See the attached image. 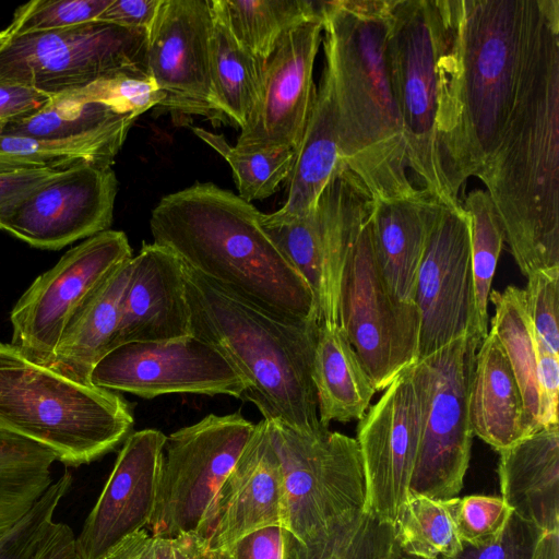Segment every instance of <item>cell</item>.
<instances>
[{
    "label": "cell",
    "mask_w": 559,
    "mask_h": 559,
    "mask_svg": "<svg viewBox=\"0 0 559 559\" xmlns=\"http://www.w3.org/2000/svg\"><path fill=\"white\" fill-rule=\"evenodd\" d=\"M476 177L521 272L559 266V0H531L513 106Z\"/></svg>",
    "instance_id": "cell-1"
},
{
    "label": "cell",
    "mask_w": 559,
    "mask_h": 559,
    "mask_svg": "<svg viewBox=\"0 0 559 559\" xmlns=\"http://www.w3.org/2000/svg\"><path fill=\"white\" fill-rule=\"evenodd\" d=\"M394 0L321 1L324 67L347 169L373 202L404 199L413 185L388 56Z\"/></svg>",
    "instance_id": "cell-2"
},
{
    "label": "cell",
    "mask_w": 559,
    "mask_h": 559,
    "mask_svg": "<svg viewBox=\"0 0 559 559\" xmlns=\"http://www.w3.org/2000/svg\"><path fill=\"white\" fill-rule=\"evenodd\" d=\"M440 132L459 192L500 143L520 80L531 0H445Z\"/></svg>",
    "instance_id": "cell-3"
},
{
    "label": "cell",
    "mask_w": 559,
    "mask_h": 559,
    "mask_svg": "<svg viewBox=\"0 0 559 559\" xmlns=\"http://www.w3.org/2000/svg\"><path fill=\"white\" fill-rule=\"evenodd\" d=\"M261 214L239 195L198 182L162 198L150 229L154 243L197 273L283 316L318 321L311 289L264 230Z\"/></svg>",
    "instance_id": "cell-4"
},
{
    "label": "cell",
    "mask_w": 559,
    "mask_h": 559,
    "mask_svg": "<svg viewBox=\"0 0 559 559\" xmlns=\"http://www.w3.org/2000/svg\"><path fill=\"white\" fill-rule=\"evenodd\" d=\"M192 334L217 348L242 377L241 399L263 419L311 433L322 427L312 381L317 320L289 318L185 265Z\"/></svg>",
    "instance_id": "cell-5"
},
{
    "label": "cell",
    "mask_w": 559,
    "mask_h": 559,
    "mask_svg": "<svg viewBox=\"0 0 559 559\" xmlns=\"http://www.w3.org/2000/svg\"><path fill=\"white\" fill-rule=\"evenodd\" d=\"M133 423L130 404L118 393L70 379L0 343V429L78 467L123 443Z\"/></svg>",
    "instance_id": "cell-6"
},
{
    "label": "cell",
    "mask_w": 559,
    "mask_h": 559,
    "mask_svg": "<svg viewBox=\"0 0 559 559\" xmlns=\"http://www.w3.org/2000/svg\"><path fill=\"white\" fill-rule=\"evenodd\" d=\"M448 43L445 0H394L388 56L411 178L416 189L457 206L440 132V61Z\"/></svg>",
    "instance_id": "cell-7"
},
{
    "label": "cell",
    "mask_w": 559,
    "mask_h": 559,
    "mask_svg": "<svg viewBox=\"0 0 559 559\" xmlns=\"http://www.w3.org/2000/svg\"><path fill=\"white\" fill-rule=\"evenodd\" d=\"M147 37L145 31L97 20L10 35L0 48V82L51 97L119 74L150 76Z\"/></svg>",
    "instance_id": "cell-8"
},
{
    "label": "cell",
    "mask_w": 559,
    "mask_h": 559,
    "mask_svg": "<svg viewBox=\"0 0 559 559\" xmlns=\"http://www.w3.org/2000/svg\"><path fill=\"white\" fill-rule=\"evenodd\" d=\"M483 338L465 334L414 364L424 402L421 437L409 495L455 498L471 459L469 392Z\"/></svg>",
    "instance_id": "cell-9"
},
{
    "label": "cell",
    "mask_w": 559,
    "mask_h": 559,
    "mask_svg": "<svg viewBox=\"0 0 559 559\" xmlns=\"http://www.w3.org/2000/svg\"><path fill=\"white\" fill-rule=\"evenodd\" d=\"M269 424L282 465L289 537L305 542L365 509V476L355 438L329 427L306 433Z\"/></svg>",
    "instance_id": "cell-10"
},
{
    "label": "cell",
    "mask_w": 559,
    "mask_h": 559,
    "mask_svg": "<svg viewBox=\"0 0 559 559\" xmlns=\"http://www.w3.org/2000/svg\"><path fill=\"white\" fill-rule=\"evenodd\" d=\"M373 201L347 168L337 173L305 216L261 224L312 292L319 324H338L341 283L349 251Z\"/></svg>",
    "instance_id": "cell-11"
},
{
    "label": "cell",
    "mask_w": 559,
    "mask_h": 559,
    "mask_svg": "<svg viewBox=\"0 0 559 559\" xmlns=\"http://www.w3.org/2000/svg\"><path fill=\"white\" fill-rule=\"evenodd\" d=\"M254 426L240 412L210 414L166 437L158 500L146 527L152 536L200 533Z\"/></svg>",
    "instance_id": "cell-12"
},
{
    "label": "cell",
    "mask_w": 559,
    "mask_h": 559,
    "mask_svg": "<svg viewBox=\"0 0 559 559\" xmlns=\"http://www.w3.org/2000/svg\"><path fill=\"white\" fill-rule=\"evenodd\" d=\"M369 218L345 264L338 324L377 392L418 360L420 317L415 302L401 301L386 288L376 261Z\"/></svg>",
    "instance_id": "cell-13"
},
{
    "label": "cell",
    "mask_w": 559,
    "mask_h": 559,
    "mask_svg": "<svg viewBox=\"0 0 559 559\" xmlns=\"http://www.w3.org/2000/svg\"><path fill=\"white\" fill-rule=\"evenodd\" d=\"M127 235L108 229L67 251L39 275L12 309V342L28 359L49 367L62 331L78 307L124 261Z\"/></svg>",
    "instance_id": "cell-14"
},
{
    "label": "cell",
    "mask_w": 559,
    "mask_h": 559,
    "mask_svg": "<svg viewBox=\"0 0 559 559\" xmlns=\"http://www.w3.org/2000/svg\"><path fill=\"white\" fill-rule=\"evenodd\" d=\"M90 383L142 399L191 393L241 399L242 377L213 345L195 335L163 342H131L108 350Z\"/></svg>",
    "instance_id": "cell-15"
},
{
    "label": "cell",
    "mask_w": 559,
    "mask_h": 559,
    "mask_svg": "<svg viewBox=\"0 0 559 559\" xmlns=\"http://www.w3.org/2000/svg\"><path fill=\"white\" fill-rule=\"evenodd\" d=\"M414 302L418 360L468 333H483L476 308L469 221L462 204H441L419 265Z\"/></svg>",
    "instance_id": "cell-16"
},
{
    "label": "cell",
    "mask_w": 559,
    "mask_h": 559,
    "mask_svg": "<svg viewBox=\"0 0 559 559\" xmlns=\"http://www.w3.org/2000/svg\"><path fill=\"white\" fill-rule=\"evenodd\" d=\"M423 417V393L412 365L393 380L357 426L365 509L393 525L408 499Z\"/></svg>",
    "instance_id": "cell-17"
},
{
    "label": "cell",
    "mask_w": 559,
    "mask_h": 559,
    "mask_svg": "<svg viewBox=\"0 0 559 559\" xmlns=\"http://www.w3.org/2000/svg\"><path fill=\"white\" fill-rule=\"evenodd\" d=\"M211 0H162L147 37V71L163 99L156 107L228 124L211 75Z\"/></svg>",
    "instance_id": "cell-18"
},
{
    "label": "cell",
    "mask_w": 559,
    "mask_h": 559,
    "mask_svg": "<svg viewBox=\"0 0 559 559\" xmlns=\"http://www.w3.org/2000/svg\"><path fill=\"white\" fill-rule=\"evenodd\" d=\"M118 180L109 166L61 169L0 216V229L32 247L58 250L108 230Z\"/></svg>",
    "instance_id": "cell-19"
},
{
    "label": "cell",
    "mask_w": 559,
    "mask_h": 559,
    "mask_svg": "<svg viewBox=\"0 0 559 559\" xmlns=\"http://www.w3.org/2000/svg\"><path fill=\"white\" fill-rule=\"evenodd\" d=\"M320 13L288 28L265 61L261 97L234 145L240 152L297 150L317 87L313 66L322 40Z\"/></svg>",
    "instance_id": "cell-20"
},
{
    "label": "cell",
    "mask_w": 559,
    "mask_h": 559,
    "mask_svg": "<svg viewBox=\"0 0 559 559\" xmlns=\"http://www.w3.org/2000/svg\"><path fill=\"white\" fill-rule=\"evenodd\" d=\"M166 435L131 432L111 473L75 537L80 559H100L123 537L146 530L158 500Z\"/></svg>",
    "instance_id": "cell-21"
},
{
    "label": "cell",
    "mask_w": 559,
    "mask_h": 559,
    "mask_svg": "<svg viewBox=\"0 0 559 559\" xmlns=\"http://www.w3.org/2000/svg\"><path fill=\"white\" fill-rule=\"evenodd\" d=\"M272 525L286 526L284 479L270 424L262 419L215 493L199 534L216 549Z\"/></svg>",
    "instance_id": "cell-22"
},
{
    "label": "cell",
    "mask_w": 559,
    "mask_h": 559,
    "mask_svg": "<svg viewBox=\"0 0 559 559\" xmlns=\"http://www.w3.org/2000/svg\"><path fill=\"white\" fill-rule=\"evenodd\" d=\"M132 261L120 323L110 349L124 343L163 342L192 335L183 262L154 242L144 243Z\"/></svg>",
    "instance_id": "cell-23"
},
{
    "label": "cell",
    "mask_w": 559,
    "mask_h": 559,
    "mask_svg": "<svg viewBox=\"0 0 559 559\" xmlns=\"http://www.w3.org/2000/svg\"><path fill=\"white\" fill-rule=\"evenodd\" d=\"M501 498L543 534L559 533L558 424L498 451Z\"/></svg>",
    "instance_id": "cell-24"
},
{
    "label": "cell",
    "mask_w": 559,
    "mask_h": 559,
    "mask_svg": "<svg viewBox=\"0 0 559 559\" xmlns=\"http://www.w3.org/2000/svg\"><path fill=\"white\" fill-rule=\"evenodd\" d=\"M441 204L424 191L373 202L369 222L376 261L386 288L401 301L414 302L419 265Z\"/></svg>",
    "instance_id": "cell-25"
},
{
    "label": "cell",
    "mask_w": 559,
    "mask_h": 559,
    "mask_svg": "<svg viewBox=\"0 0 559 559\" xmlns=\"http://www.w3.org/2000/svg\"><path fill=\"white\" fill-rule=\"evenodd\" d=\"M347 168L340 148L331 80L323 67L313 106L296 150L287 178V198L277 211L266 214L274 221H289L312 211L331 179Z\"/></svg>",
    "instance_id": "cell-26"
},
{
    "label": "cell",
    "mask_w": 559,
    "mask_h": 559,
    "mask_svg": "<svg viewBox=\"0 0 559 559\" xmlns=\"http://www.w3.org/2000/svg\"><path fill=\"white\" fill-rule=\"evenodd\" d=\"M132 258L121 263L73 312L49 368L90 383L94 366L110 349L117 334Z\"/></svg>",
    "instance_id": "cell-27"
},
{
    "label": "cell",
    "mask_w": 559,
    "mask_h": 559,
    "mask_svg": "<svg viewBox=\"0 0 559 559\" xmlns=\"http://www.w3.org/2000/svg\"><path fill=\"white\" fill-rule=\"evenodd\" d=\"M468 408L473 435L497 451L526 437L521 391L491 331L476 352Z\"/></svg>",
    "instance_id": "cell-28"
},
{
    "label": "cell",
    "mask_w": 559,
    "mask_h": 559,
    "mask_svg": "<svg viewBox=\"0 0 559 559\" xmlns=\"http://www.w3.org/2000/svg\"><path fill=\"white\" fill-rule=\"evenodd\" d=\"M312 381L319 421L360 420L376 390L345 331L340 325L319 324L312 361Z\"/></svg>",
    "instance_id": "cell-29"
},
{
    "label": "cell",
    "mask_w": 559,
    "mask_h": 559,
    "mask_svg": "<svg viewBox=\"0 0 559 559\" xmlns=\"http://www.w3.org/2000/svg\"><path fill=\"white\" fill-rule=\"evenodd\" d=\"M132 126L123 123L66 139L0 134V173L60 170L85 163L111 167Z\"/></svg>",
    "instance_id": "cell-30"
},
{
    "label": "cell",
    "mask_w": 559,
    "mask_h": 559,
    "mask_svg": "<svg viewBox=\"0 0 559 559\" xmlns=\"http://www.w3.org/2000/svg\"><path fill=\"white\" fill-rule=\"evenodd\" d=\"M211 3L212 84L228 124L241 129L261 97L265 61L236 39L215 1L211 0Z\"/></svg>",
    "instance_id": "cell-31"
},
{
    "label": "cell",
    "mask_w": 559,
    "mask_h": 559,
    "mask_svg": "<svg viewBox=\"0 0 559 559\" xmlns=\"http://www.w3.org/2000/svg\"><path fill=\"white\" fill-rule=\"evenodd\" d=\"M49 449L0 429V547L53 483Z\"/></svg>",
    "instance_id": "cell-32"
},
{
    "label": "cell",
    "mask_w": 559,
    "mask_h": 559,
    "mask_svg": "<svg viewBox=\"0 0 559 559\" xmlns=\"http://www.w3.org/2000/svg\"><path fill=\"white\" fill-rule=\"evenodd\" d=\"M489 300L495 307L490 331L504 349L516 378L523 401L525 433L528 436L543 427L537 384L538 347L524 289L508 286L503 292L491 290Z\"/></svg>",
    "instance_id": "cell-33"
},
{
    "label": "cell",
    "mask_w": 559,
    "mask_h": 559,
    "mask_svg": "<svg viewBox=\"0 0 559 559\" xmlns=\"http://www.w3.org/2000/svg\"><path fill=\"white\" fill-rule=\"evenodd\" d=\"M395 525L367 509L356 511L305 542L286 534L284 559H395Z\"/></svg>",
    "instance_id": "cell-34"
},
{
    "label": "cell",
    "mask_w": 559,
    "mask_h": 559,
    "mask_svg": "<svg viewBox=\"0 0 559 559\" xmlns=\"http://www.w3.org/2000/svg\"><path fill=\"white\" fill-rule=\"evenodd\" d=\"M236 39L266 61L290 27L320 13L312 0H214Z\"/></svg>",
    "instance_id": "cell-35"
},
{
    "label": "cell",
    "mask_w": 559,
    "mask_h": 559,
    "mask_svg": "<svg viewBox=\"0 0 559 559\" xmlns=\"http://www.w3.org/2000/svg\"><path fill=\"white\" fill-rule=\"evenodd\" d=\"M457 498L411 495L395 524L399 550L414 557L440 559L462 547L455 522Z\"/></svg>",
    "instance_id": "cell-36"
},
{
    "label": "cell",
    "mask_w": 559,
    "mask_h": 559,
    "mask_svg": "<svg viewBox=\"0 0 559 559\" xmlns=\"http://www.w3.org/2000/svg\"><path fill=\"white\" fill-rule=\"evenodd\" d=\"M138 117L120 112L100 102H86L67 93L51 96L38 111L11 122L1 134L45 139H66L123 123H134Z\"/></svg>",
    "instance_id": "cell-37"
},
{
    "label": "cell",
    "mask_w": 559,
    "mask_h": 559,
    "mask_svg": "<svg viewBox=\"0 0 559 559\" xmlns=\"http://www.w3.org/2000/svg\"><path fill=\"white\" fill-rule=\"evenodd\" d=\"M462 206L469 221L472 267L476 308L481 331L488 334V302L499 255L504 242L496 209L483 189L471 191Z\"/></svg>",
    "instance_id": "cell-38"
},
{
    "label": "cell",
    "mask_w": 559,
    "mask_h": 559,
    "mask_svg": "<svg viewBox=\"0 0 559 559\" xmlns=\"http://www.w3.org/2000/svg\"><path fill=\"white\" fill-rule=\"evenodd\" d=\"M193 133L230 166L239 197L247 202L271 197L290 174L296 151L240 152L223 134L191 127Z\"/></svg>",
    "instance_id": "cell-39"
},
{
    "label": "cell",
    "mask_w": 559,
    "mask_h": 559,
    "mask_svg": "<svg viewBox=\"0 0 559 559\" xmlns=\"http://www.w3.org/2000/svg\"><path fill=\"white\" fill-rule=\"evenodd\" d=\"M71 486L72 474L69 471L53 480L2 544L0 559H38L62 524L55 521V513Z\"/></svg>",
    "instance_id": "cell-40"
},
{
    "label": "cell",
    "mask_w": 559,
    "mask_h": 559,
    "mask_svg": "<svg viewBox=\"0 0 559 559\" xmlns=\"http://www.w3.org/2000/svg\"><path fill=\"white\" fill-rule=\"evenodd\" d=\"M112 0H33L19 7L7 29L10 35L64 28L96 21Z\"/></svg>",
    "instance_id": "cell-41"
},
{
    "label": "cell",
    "mask_w": 559,
    "mask_h": 559,
    "mask_svg": "<svg viewBox=\"0 0 559 559\" xmlns=\"http://www.w3.org/2000/svg\"><path fill=\"white\" fill-rule=\"evenodd\" d=\"M67 94L81 100L105 103L120 112L136 117L157 107L163 99L151 76L132 74L104 79Z\"/></svg>",
    "instance_id": "cell-42"
},
{
    "label": "cell",
    "mask_w": 559,
    "mask_h": 559,
    "mask_svg": "<svg viewBox=\"0 0 559 559\" xmlns=\"http://www.w3.org/2000/svg\"><path fill=\"white\" fill-rule=\"evenodd\" d=\"M524 289L537 345L559 356V266L531 273Z\"/></svg>",
    "instance_id": "cell-43"
},
{
    "label": "cell",
    "mask_w": 559,
    "mask_h": 559,
    "mask_svg": "<svg viewBox=\"0 0 559 559\" xmlns=\"http://www.w3.org/2000/svg\"><path fill=\"white\" fill-rule=\"evenodd\" d=\"M511 513L501 497L469 495L457 498L455 522L461 542L477 546L495 540Z\"/></svg>",
    "instance_id": "cell-44"
},
{
    "label": "cell",
    "mask_w": 559,
    "mask_h": 559,
    "mask_svg": "<svg viewBox=\"0 0 559 559\" xmlns=\"http://www.w3.org/2000/svg\"><path fill=\"white\" fill-rule=\"evenodd\" d=\"M543 535L534 524L512 512L495 540L477 546L462 543L455 555L440 559H534Z\"/></svg>",
    "instance_id": "cell-45"
},
{
    "label": "cell",
    "mask_w": 559,
    "mask_h": 559,
    "mask_svg": "<svg viewBox=\"0 0 559 559\" xmlns=\"http://www.w3.org/2000/svg\"><path fill=\"white\" fill-rule=\"evenodd\" d=\"M210 559H284L285 528L272 525L253 531L231 544L210 549Z\"/></svg>",
    "instance_id": "cell-46"
},
{
    "label": "cell",
    "mask_w": 559,
    "mask_h": 559,
    "mask_svg": "<svg viewBox=\"0 0 559 559\" xmlns=\"http://www.w3.org/2000/svg\"><path fill=\"white\" fill-rule=\"evenodd\" d=\"M537 347L539 420L546 427L558 424L559 356Z\"/></svg>",
    "instance_id": "cell-47"
},
{
    "label": "cell",
    "mask_w": 559,
    "mask_h": 559,
    "mask_svg": "<svg viewBox=\"0 0 559 559\" xmlns=\"http://www.w3.org/2000/svg\"><path fill=\"white\" fill-rule=\"evenodd\" d=\"M50 98L22 85L0 82V134L11 122L38 111Z\"/></svg>",
    "instance_id": "cell-48"
},
{
    "label": "cell",
    "mask_w": 559,
    "mask_h": 559,
    "mask_svg": "<svg viewBox=\"0 0 559 559\" xmlns=\"http://www.w3.org/2000/svg\"><path fill=\"white\" fill-rule=\"evenodd\" d=\"M162 0H112L97 21L150 32Z\"/></svg>",
    "instance_id": "cell-49"
},
{
    "label": "cell",
    "mask_w": 559,
    "mask_h": 559,
    "mask_svg": "<svg viewBox=\"0 0 559 559\" xmlns=\"http://www.w3.org/2000/svg\"><path fill=\"white\" fill-rule=\"evenodd\" d=\"M60 170L34 169L0 173V216Z\"/></svg>",
    "instance_id": "cell-50"
},
{
    "label": "cell",
    "mask_w": 559,
    "mask_h": 559,
    "mask_svg": "<svg viewBox=\"0 0 559 559\" xmlns=\"http://www.w3.org/2000/svg\"><path fill=\"white\" fill-rule=\"evenodd\" d=\"M209 540L198 533H183L171 537H155L153 559H210Z\"/></svg>",
    "instance_id": "cell-51"
},
{
    "label": "cell",
    "mask_w": 559,
    "mask_h": 559,
    "mask_svg": "<svg viewBox=\"0 0 559 559\" xmlns=\"http://www.w3.org/2000/svg\"><path fill=\"white\" fill-rule=\"evenodd\" d=\"M152 543L153 536L143 528L123 537L100 559H153Z\"/></svg>",
    "instance_id": "cell-52"
},
{
    "label": "cell",
    "mask_w": 559,
    "mask_h": 559,
    "mask_svg": "<svg viewBox=\"0 0 559 559\" xmlns=\"http://www.w3.org/2000/svg\"><path fill=\"white\" fill-rule=\"evenodd\" d=\"M38 559H80L76 554L75 535L68 524L62 522L56 536Z\"/></svg>",
    "instance_id": "cell-53"
},
{
    "label": "cell",
    "mask_w": 559,
    "mask_h": 559,
    "mask_svg": "<svg viewBox=\"0 0 559 559\" xmlns=\"http://www.w3.org/2000/svg\"><path fill=\"white\" fill-rule=\"evenodd\" d=\"M534 559H559V533L544 534L540 537Z\"/></svg>",
    "instance_id": "cell-54"
},
{
    "label": "cell",
    "mask_w": 559,
    "mask_h": 559,
    "mask_svg": "<svg viewBox=\"0 0 559 559\" xmlns=\"http://www.w3.org/2000/svg\"><path fill=\"white\" fill-rule=\"evenodd\" d=\"M10 37V33L7 29V27L2 31H0V48L7 43V40Z\"/></svg>",
    "instance_id": "cell-55"
},
{
    "label": "cell",
    "mask_w": 559,
    "mask_h": 559,
    "mask_svg": "<svg viewBox=\"0 0 559 559\" xmlns=\"http://www.w3.org/2000/svg\"><path fill=\"white\" fill-rule=\"evenodd\" d=\"M395 559H425V558L409 556V555H406V554H404V552L399 550ZM436 559H438V558H436Z\"/></svg>",
    "instance_id": "cell-56"
}]
</instances>
